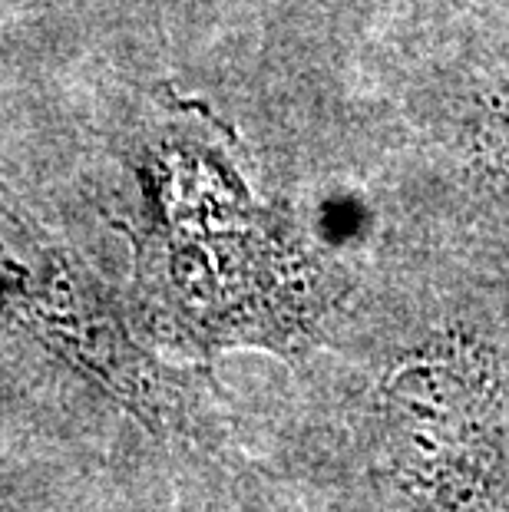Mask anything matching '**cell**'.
I'll use <instances>...</instances> for the list:
<instances>
[{
	"instance_id": "6da1fadb",
	"label": "cell",
	"mask_w": 509,
	"mask_h": 512,
	"mask_svg": "<svg viewBox=\"0 0 509 512\" xmlns=\"http://www.w3.org/2000/svg\"><path fill=\"white\" fill-rule=\"evenodd\" d=\"M136 291L192 344H285L301 331L308 252L255 195L235 133L205 103L159 90L133 156Z\"/></svg>"
},
{
	"instance_id": "7a4b0ae2",
	"label": "cell",
	"mask_w": 509,
	"mask_h": 512,
	"mask_svg": "<svg viewBox=\"0 0 509 512\" xmlns=\"http://www.w3.org/2000/svg\"><path fill=\"white\" fill-rule=\"evenodd\" d=\"M0 334L17 337L50 361L133 410L149 427H179L186 403L179 380L126 328L113 294L93 268L53 235L0 182Z\"/></svg>"
},
{
	"instance_id": "3957f363",
	"label": "cell",
	"mask_w": 509,
	"mask_h": 512,
	"mask_svg": "<svg viewBox=\"0 0 509 512\" xmlns=\"http://www.w3.org/2000/svg\"><path fill=\"white\" fill-rule=\"evenodd\" d=\"M500 152H506V159H509V110L500 119Z\"/></svg>"
}]
</instances>
